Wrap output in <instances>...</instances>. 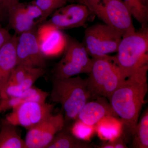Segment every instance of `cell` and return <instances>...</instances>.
<instances>
[{
	"mask_svg": "<svg viewBox=\"0 0 148 148\" xmlns=\"http://www.w3.org/2000/svg\"><path fill=\"white\" fill-rule=\"evenodd\" d=\"M45 72V69L43 68H32L19 84L7 85L5 90L6 98L21 97L23 92L34 86L35 82L42 76Z\"/></svg>",
	"mask_w": 148,
	"mask_h": 148,
	"instance_id": "cell-18",
	"label": "cell"
},
{
	"mask_svg": "<svg viewBox=\"0 0 148 148\" xmlns=\"http://www.w3.org/2000/svg\"><path fill=\"white\" fill-rule=\"evenodd\" d=\"M18 36L14 34L0 49V97L6 98L5 90L12 72L17 65L16 46Z\"/></svg>",
	"mask_w": 148,
	"mask_h": 148,
	"instance_id": "cell-14",
	"label": "cell"
},
{
	"mask_svg": "<svg viewBox=\"0 0 148 148\" xmlns=\"http://www.w3.org/2000/svg\"><path fill=\"white\" fill-rule=\"evenodd\" d=\"M96 131L95 125H87L77 119L71 127L70 132L74 136L84 141L90 140Z\"/></svg>",
	"mask_w": 148,
	"mask_h": 148,
	"instance_id": "cell-23",
	"label": "cell"
},
{
	"mask_svg": "<svg viewBox=\"0 0 148 148\" xmlns=\"http://www.w3.org/2000/svg\"><path fill=\"white\" fill-rule=\"evenodd\" d=\"M65 126L64 115L51 114L36 126L28 130L25 142L27 148H46L56 135Z\"/></svg>",
	"mask_w": 148,
	"mask_h": 148,
	"instance_id": "cell-10",
	"label": "cell"
},
{
	"mask_svg": "<svg viewBox=\"0 0 148 148\" xmlns=\"http://www.w3.org/2000/svg\"><path fill=\"white\" fill-rule=\"evenodd\" d=\"M131 12L132 17L141 25V28L148 27V5L141 0H123Z\"/></svg>",
	"mask_w": 148,
	"mask_h": 148,
	"instance_id": "cell-22",
	"label": "cell"
},
{
	"mask_svg": "<svg viewBox=\"0 0 148 148\" xmlns=\"http://www.w3.org/2000/svg\"><path fill=\"white\" fill-rule=\"evenodd\" d=\"M88 141L79 140L71 132L63 129L58 132L46 148H90Z\"/></svg>",
	"mask_w": 148,
	"mask_h": 148,
	"instance_id": "cell-19",
	"label": "cell"
},
{
	"mask_svg": "<svg viewBox=\"0 0 148 148\" xmlns=\"http://www.w3.org/2000/svg\"><path fill=\"white\" fill-rule=\"evenodd\" d=\"M122 35L105 24H97L85 30L83 44L91 58L117 52Z\"/></svg>",
	"mask_w": 148,
	"mask_h": 148,
	"instance_id": "cell-6",
	"label": "cell"
},
{
	"mask_svg": "<svg viewBox=\"0 0 148 148\" xmlns=\"http://www.w3.org/2000/svg\"><path fill=\"white\" fill-rule=\"evenodd\" d=\"M52 85L51 99L61 105L64 112L65 125L75 121L80 111L90 98L86 80L79 76L53 79Z\"/></svg>",
	"mask_w": 148,
	"mask_h": 148,
	"instance_id": "cell-2",
	"label": "cell"
},
{
	"mask_svg": "<svg viewBox=\"0 0 148 148\" xmlns=\"http://www.w3.org/2000/svg\"><path fill=\"white\" fill-rule=\"evenodd\" d=\"M8 27L17 35L36 28L42 12L34 3L27 4L19 1H14L7 9Z\"/></svg>",
	"mask_w": 148,
	"mask_h": 148,
	"instance_id": "cell-11",
	"label": "cell"
},
{
	"mask_svg": "<svg viewBox=\"0 0 148 148\" xmlns=\"http://www.w3.org/2000/svg\"><path fill=\"white\" fill-rule=\"evenodd\" d=\"M37 32L36 27L18 36L16 46L17 65L45 69L46 58L40 48Z\"/></svg>",
	"mask_w": 148,
	"mask_h": 148,
	"instance_id": "cell-9",
	"label": "cell"
},
{
	"mask_svg": "<svg viewBox=\"0 0 148 148\" xmlns=\"http://www.w3.org/2000/svg\"><path fill=\"white\" fill-rule=\"evenodd\" d=\"M32 68H34L17 65L12 72L7 85L19 84L26 77Z\"/></svg>",
	"mask_w": 148,
	"mask_h": 148,
	"instance_id": "cell-25",
	"label": "cell"
},
{
	"mask_svg": "<svg viewBox=\"0 0 148 148\" xmlns=\"http://www.w3.org/2000/svg\"><path fill=\"white\" fill-rule=\"evenodd\" d=\"M141 1L144 4L148 5V0H141Z\"/></svg>",
	"mask_w": 148,
	"mask_h": 148,
	"instance_id": "cell-31",
	"label": "cell"
},
{
	"mask_svg": "<svg viewBox=\"0 0 148 148\" xmlns=\"http://www.w3.org/2000/svg\"><path fill=\"white\" fill-rule=\"evenodd\" d=\"M48 95V92L33 86L24 91L21 97H23L26 101L45 103Z\"/></svg>",
	"mask_w": 148,
	"mask_h": 148,
	"instance_id": "cell-24",
	"label": "cell"
},
{
	"mask_svg": "<svg viewBox=\"0 0 148 148\" xmlns=\"http://www.w3.org/2000/svg\"><path fill=\"white\" fill-rule=\"evenodd\" d=\"M89 76L86 79L90 98H109L126 78L123 75L113 56L108 55L91 58Z\"/></svg>",
	"mask_w": 148,
	"mask_h": 148,
	"instance_id": "cell-3",
	"label": "cell"
},
{
	"mask_svg": "<svg viewBox=\"0 0 148 148\" xmlns=\"http://www.w3.org/2000/svg\"><path fill=\"white\" fill-rule=\"evenodd\" d=\"M92 14L104 24L120 33L122 37L136 31L131 12L123 0H109L92 9Z\"/></svg>",
	"mask_w": 148,
	"mask_h": 148,
	"instance_id": "cell-7",
	"label": "cell"
},
{
	"mask_svg": "<svg viewBox=\"0 0 148 148\" xmlns=\"http://www.w3.org/2000/svg\"><path fill=\"white\" fill-rule=\"evenodd\" d=\"M114 60L125 78L148 64V27L122 37Z\"/></svg>",
	"mask_w": 148,
	"mask_h": 148,
	"instance_id": "cell-4",
	"label": "cell"
},
{
	"mask_svg": "<svg viewBox=\"0 0 148 148\" xmlns=\"http://www.w3.org/2000/svg\"><path fill=\"white\" fill-rule=\"evenodd\" d=\"M64 51L62 58L53 68V79L67 78L80 74H89L92 60L82 43L66 35Z\"/></svg>",
	"mask_w": 148,
	"mask_h": 148,
	"instance_id": "cell-5",
	"label": "cell"
},
{
	"mask_svg": "<svg viewBox=\"0 0 148 148\" xmlns=\"http://www.w3.org/2000/svg\"><path fill=\"white\" fill-rule=\"evenodd\" d=\"M148 64L127 77L108 100L114 111L132 135L148 91Z\"/></svg>",
	"mask_w": 148,
	"mask_h": 148,
	"instance_id": "cell-1",
	"label": "cell"
},
{
	"mask_svg": "<svg viewBox=\"0 0 148 148\" xmlns=\"http://www.w3.org/2000/svg\"><path fill=\"white\" fill-rule=\"evenodd\" d=\"M95 101L88 102L80 111L77 119L90 125H95L105 117L118 118L110 103L105 97H98Z\"/></svg>",
	"mask_w": 148,
	"mask_h": 148,
	"instance_id": "cell-15",
	"label": "cell"
},
{
	"mask_svg": "<svg viewBox=\"0 0 148 148\" xmlns=\"http://www.w3.org/2000/svg\"><path fill=\"white\" fill-rule=\"evenodd\" d=\"M123 125L121 120L118 119V118L106 116L95 125V130L102 140H113L120 137Z\"/></svg>",
	"mask_w": 148,
	"mask_h": 148,
	"instance_id": "cell-16",
	"label": "cell"
},
{
	"mask_svg": "<svg viewBox=\"0 0 148 148\" xmlns=\"http://www.w3.org/2000/svg\"><path fill=\"white\" fill-rule=\"evenodd\" d=\"M54 107L49 103L24 101L14 107L5 119L15 126H22L28 130L52 114Z\"/></svg>",
	"mask_w": 148,
	"mask_h": 148,
	"instance_id": "cell-8",
	"label": "cell"
},
{
	"mask_svg": "<svg viewBox=\"0 0 148 148\" xmlns=\"http://www.w3.org/2000/svg\"><path fill=\"white\" fill-rule=\"evenodd\" d=\"M16 127L5 119L2 121L0 148H27L25 140L18 134Z\"/></svg>",
	"mask_w": 148,
	"mask_h": 148,
	"instance_id": "cell-17",
	"label": "cell"
},
{
	"mask_svg": "<svg viewBox=\"0 0 148 148\" xmlns=\"http://www.w3.org/2000/svg\"><path fill=\"white\" fill-rule=\"evenodd\" d=\"M75 1H77L79 3L85 5L87 6L86 0H75Z\"/></svg>",
	"mask_w": 148,
	"mask_h": 148,
	"instance_id": "cell-30",
	"label": "cell"
},
{
	"mask_svg": "<svg viewBox=\"0 0 148 148\" xmlns=\"http://www.w3.org/2000/svg\"><path fill=\"white\" fill-rule=\"evenodd\" d=\"M133 137L132 147L135 148H148V111L144 113L138 122Z\"/></svg>",
	"mask_w": 148,
	"mask_h": 148,
	"instance_id": "cell-20",
	"label": "cell"
},
{
	"mask_svg": "<svg viewBox=\"0 0 148 148\" xmlns=\"http://www.w3.org/2000/svg\"><path fill=\"white\" fill-rule=\"evenodd\" d=\"M37 33L40 48L45 58L56 56L64 51L66 35L61 30L42 24Z\"/></svg>",
	"mask_w": 148,
	"mask_h": 148,
	"instance_id": "cell-13",
	"label": "cell"
},
{
	"mask_svg": "<svg viewBox=\"0 0 148 148\" xmlns=\"http://www.w3.org/2000/svg\"><path fill=\"white\" fill-rule=\"evenodd\" d=\"M12 36L7 29L0 27V49L10 40Z\"/></svg>",
	"mask_w": 148,
	"mask_h": 148,
	"instance_id": "cell-27",
	"label": "cell"
},
{
	"mask_svg": "<svg viewBox=\"0 0 148 148\" xmlns=\"http://www.w3.org/2000/svg\"><path fill=\"white\" fill-rule=\"evenodd\" d=\"M108 1L109 0H86V2L88 7L91 12L92 9L97 5Z\"/></svg>",
	"mask_w": 148,
	"mask_h": 148,
	"instance_id": "cell-29",
	"label": "cell"
},
{
	"mask_svg": "<svg viewBox=\"0 0 148 148\" xmlns=\"http://www.w3.org/2000/svg\"><path fill=\"white\" fill-rule=\"evenodd\" d=\"M74 1L75 0H35L34 3L42 12V16L38 20L39 26L56 10Z\"/></svg>",
	"mask_w": 148,
	"mask_h": 148,
	"instance_id": "cell-21",
	"label": "cell"
},
{
	"mask_svg": "<svg viewBox=\"0 0 148 148\" xmlns=\"http://www.w3.org/2000/svg\"><path fill=\"white\" fill-rule=\"evenodd\" d=\"M19 0H0V21L3 22L7 18V9L14 1Z\"/></svg>",
	"mask_w": 148,
	"mask_h": 148,
	"instance_id": "cell-26",
	"label": "cell"
},
{
	"mask_svg": "<svg viewBox=\"0 0 148 148\" xmlns=\"http://www.w3.org/2000/svg\"><path fill=\"white\" fill-rule=\"evenodd\" d=\"M112 141L113 148H127V146L124 143L122 139L119 138L115 140H111Z\"/></svg>",
	"mask_w": 148,
	"mask_h": 148,
	"instance_id": "cell-28",
	"label": "cell"
},
{
	"mask_svg": "<svg viewBox=\"0 0 148 148\" xmlns=\"http://www.w3.org/2000/svg\"><path fill=\"white\" fill-rule=\"evenodd\" d=\"M91 14L90 9L85 5H66L54 11L50 19L42 24L60 30L79 28L84 27Z\"/></svg>",
	"mask_w": 148,
	"mask_h": 148,
	"instance_id": "cell-12",
	"label": "cell"
}]
</instances>
